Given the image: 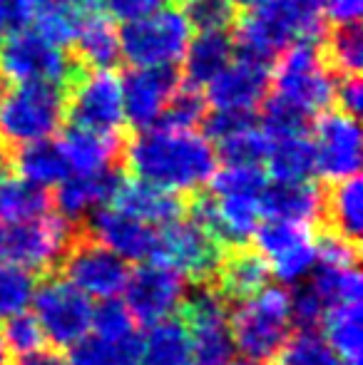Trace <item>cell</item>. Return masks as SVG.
<instances>
[{"mask_svg":"<svg viewBox=\"0 0 363 365\" xmlns=\"http://www.w3.org/2000/svg\"><path fill=\"white\" fill-rule=\"evenodd\" d=\"M120 85L125 120L130 122V127L142 132L157 125L167 102L180 90L182 75L177 70V65H167V68H132L125 73V80Z\"/></svg>","mask_w":363,"mask_h":365,"instance_id":"obj_15","label":"cell"},{"mask_svg":"<svg viewBox=\"0 0 363 365\" xmlns=\"http://www.w3.org/2000/svg\"><path fill=\"white\" fill-rule=\"evenodd\" d=\"M90 234L115 251L125 261H155L157 254V229L145 221H137L117 209H95L92 217L85 221Z\"/></svg>","mask_w":363,"mask_h":365,"instance_id":"obj_17","label":"cell"},{"mask_svg":"<svg viewBox=\"0 0 363 365\" xmlns=\"http://www.w3.org/2000/svg\"><path fill=\"white\" fill-rule=\"evenodd\" d=\"M65 122L97 135H127L122 85L117 75L112 70H85L75 77L65 90Z\"/></svg>","mask_w":363,"mask_h":365,"instance_id":"obj_9","label":"cell"},{"mask_svg":"<svg viewBox=\"0 0 363 365\" xmlns=\"http://www.w3.org/2000/svg\"><path fill=\"white\" fill-rule=\"evenodd\" d=\"M33 306V316L55 348H73L88 336L92 326L90 298L60 276L43 274V281L35 284Z\"/></svg>","mask_w":363,"mask_h":365,"instance_id":"obj_10","label":"cell"},{"mask_svg":"<svg viewBox=\"0 0 363 365\" xmlns=\"http://www.w3.org/2000/svg\"><path fill=\"white\" fill-rule=\"evenodd\" d=\"M319 231H329L341 239L359 244L363 229V187L361 174L329 182L321 189Z\"/></svg>","mask_w":363,"mask_h":365,"instance_id":"obj_21","label":"cell"},{"mask_svg":"<svg viewBox=\"0 0 363 365\" xmlns=\"http://www.w3.org/2000/svg\"><path fill=\"white\" fill-rule=\"evenodd\" d=\"M209 182V194L214 197H262L269 177L262 167H224Z\"/></svg>","mask_w":363,"mask_h":365,"instance_id":"obj_40","label":"cell"},{"mask_svg":"<svg viewBox=\"0 0 363 365\" xmlns=\"http://www.w3.org/2000/svg\"><path fill=\"white\" fill-rule=\"evenodd\" d=\"M334 90L336 75L321 55L319 40H296L279 53L269 95L314 117L334 107Z\"/></svg>","mask_w":363,"mask_h":365,"instance_id":"obj_5","label":"cell"},{"mask_svg":"<svg viewBox=\"0 0 363 365\" xmlns=\"http://www.w3.org/2000/svg\"><path fill=\"white\" fill-rule=\"evenodd\" d=\"M85 68L35 30H18L0 38V75L13 82H50L68 90Z\"/></svg>","mask_w":363,"mask_h":365,"instance_id":"obj_7","label":"cell"},{"mask_svg":"<svg viewBox=\"0 0 363 365\" xmlns=\"http://www.w3.org/2000/svg\"><path fill=\"white\" fill-rule=\"evenodd\" d=\"M53 212L48 189L33 187L18 177L0 179V226L23 224Z\"/></svg>","mask_w":363,"mask_h":365,"instance_id":"obj_28","label":"cell"},{"mask_svg":"<svg viewBox=\"0 0 363 365\" xmlns=\"http://www.w3.org/2000/svg\"><path fill=\"white\" fill-rule=\"evenodd\" d=\"M10 365H70V361L58 348H38V351H33V353L18 356V361Z\"/></svg>","mask_w":363,"mask_h":365,"instance_id":"obj_51","label":"cell"},{"mask_svg":"<svg viewBox=\"0 0 363 365\" xmlns=\"http://www.w3.org/2000/svg\"><path fill=\"white\" fill-rule=\"evenodd\" d=\"M13 169L20 179L33 187L48 189L58 187L60 182L70 177V164L58 140H40L23 145L13 152Z\"/></svg>","mask_w":363,"mask_h":365,"instance_id":"obj_26","label":"cell"},{"mask_svg":"<svg viewBox=\"0 0 363 365\" xmlns=\"http://www.w3.org/2000/svg\"><path fill=\"white\" fill-rule=\"evenodd\" d=\"M232 343L254 363H272L291 333L289 291L264 286L257 296L229 306Z\"/></svg>","mask_w":363,"mask_h":365,"instance_id":"obj_4","label":"cell"},{"mask_svg":"<svg viewBox=\"0 0 363 365\" xmlns=\"http://www.w3.org/2000/svg\"><path fill=\"white\" fill-rule=\"evenodd\" d=\"M8 8H10V0H0V23H3L5 33H8Z\"/></svg>","mask_w":363,"mask_h":365,"instance_id":"obj_53","label":"cell"},{"mask_svg":"<svg viewBox=\"0 0 363 365\" xmlns=\"http://www.w3.org/2000/svg\"><path fill=\"white\" fill-rule=\"evenodd\" d=\"M316 264V249H314V239L304 241V244L294 246L291 251L281 254L279 259L269 261L272 266V274L281 284H296L299 279H304Z\"/></svg>","mask_w":363,"mask_h":365,"instance_id":"obj_45","label":"cell"},{"mask_svg":"<svg viewBox=\"0 0 363 365\" xmlns=\"http://www.w3.org/2000/svg\"><path fill=\"white\" fill-rule=\"evenodd\" d=\"M311 276V289L319 293L326 311L334 306H346V303H361L363 298V279L359 269H339V266L319 264Z\"/></svg>","mask_w":363,"mask_h":365,"instance_id":"obj_33","label":"cell"},{"mask_svg":"<svg viewBox=\"0 0 363 365\" xmlns=\"http://www.w3.org/2000/svg\"><path fill=\"white\" fill-rule=\"evenodd\" d=\"M184 291L187 279L172 266L157 261H147L140 269L130 271V279L122 289L125 308L140 326H155L165 318H172V313L180 311Z\"/></svg>","mask_w":363,"mask_h":365,"instance_id":"obj_13","label":"cell"},{"mask_svg":"<svg viewBox=\"0 0 363 365\" xmlns=\"http://www.w3.org/2000/svg\"><path fill=\"white\" fill-rule=\"evenodd\" d=\"M127 135L110 137V135H97L90 130H80V127H70L65 130L60 147L65 152V159L70 164V172L75 174H97L112 167H125L122 164V154H125Z\"/></svg>","mask_w":363,"mask_h":365,"instance_id":"obj_22","label":"cell"},{"mask_svg":"<svg viewBox=\"0 0 363 365\" xmlns=\"http://www.w3.org/2000/svg\"><path fill=\"white\" fill-rule=\"evenodd\" d=\"M289 316L296 331H316L324 323L326 306L311 286H299L294 293H289Z\"/></svg>","mask_w":363,"mask_h":365,"instance_id":"obj_44","label":"cell"},{"mask_svg":"<svg viewBox=\"0 0 363 365\" xmlns=\"http://www.w3.org/2000/svg\"><path fill=\"white\" fill-rule=\"evenodd\" d=\"M189 38L192 28L175 5L135 23H125L120 33V50L132 68H167L184 58Z\"/></svg>","mask_w":363,"mask_h":365,"instance_id":"obj_8","label":"cell"},{"mask_svg":"<svg viewBox=\"0 0 363 365\" xmlns=\"http://www.w3.org/2000/svg\"><path fill=\"white\" fill-rule=\"evenodd\" d=\"M0 365H10V353L3 341H0Z\"/></svg>","mask_w":363,"mask_h":365,"instance_id":"obj_55","label":"cell"},{"mask_svg":"<svg viewBox=\"0 0 363 365\" xmlns=\"http://www.w3.org/2000/svg\"><path fill=\"white\" fill-rule=\"evenodd\" d=\"M252 239H254V244H257L254 249L267 261H274V259H279L281 254L291 251L294 246L304 244V241H311V226L267 219L264 224L257 226Z\"/></svg>","mask_w":363,"mask_h":365,"instance_id":"obj_36","label":"cell"},{"mask_svg":"<svg viewBox=\"0 0 363 365\" xmlns=\"http://www.w3.org/2000/svg\"><path fill=\"white\" fill-rule=\"evenodd\" d=\"M267 164L274 182H311V177L316 174L314 140L311 137L274 140Z\"/></svg>","mask_w":363,"mask_h":365,"instance_id":"obj_30","label":"cell"},{"mask_svg":"<svg viewBox=\"0 0 363 365\" xmlns=\"http://www.w3.org/2000/svg\"><path fill=\"white\" fill-rule=\"evenodd\" d=\"M234 58V38L227 30H209L199 33L184 53V65L180 70L182 82L202 90L214 80Z\"/></svg>","mask_w":363,"mask_h":365,"instance_id":"obj_24","label":"cell"},{"mask_svg":"<svg viewBox=\"0 0 363 365\" xmlns=\"http://www.w3.org/2000/svg\"><path fill=\"white\" fill-rule=\"evenodd\" d=\"M272 365H339V361L316 331H296V336L286 338Z\"/></svg>","mask_w":363,"mask_h":365,"instance_id":"obj_37","label":"cell"},{"mask_svg":"<svg viewBox=\"0 0 363 365\" xmlns=\"http://www.w3.org/2000/svg\"><path fill=\"white\" fill-rule=\"evenodd\" d=\"M122 164L140 182L175 194H192L212 179L217 152L207 137L192 130L150 127L125 142Z\"/></svg>","mask_w":363,"mask_h":365,"instance_id":"obj_1","label":"cell"},{"mask_svg":"<svg viewBox=\"0 0 363 365\" xmlns=\"http://www.w3.org/2000/svg\"><path fill=\"white\" fill-rule=\"evenodd\" d=\"M122 179H125V167H112L97 174L68 177L55 187V192H50L53 212L68 221H85V214L112 202Z\"/></svg>","mask_w":363,"mask_h":365,"instance_id":"obj_19","label":"cell"},{"mask_svg":"<svg viewBox=\"0 0 363 365\" xmlns=\"http://www.w3.org/2000/svg\"><path fill=\"white\" fill-rule=\"evenodd\" d=\"M207 107L209 105L204 100V92L182 82L180 90L167 102L165 112L160 115L155 127H162V130H194L197 125H202Z\"/></svg>","mask_w":363,"mask_h":365,"instance_id":"obj_38","label":"cell"},{"mask_svg":"<svg viewBox=\"0 0 363 365\" xmlns=\"http://www.w3.org/2000/svg\"><path fill=\"white\" fill-rule=\"evenodd\" d=\"M80 221H68L50 212L45 217L3 226V259L5 264L20 266L30 274H50L63 256L70 236Z\"/></svg>","mask_w":363,"mask_h":365,"instance_id":"obj_11","label":"cell"},{"mask_svg":"<svg viewBox=\"0 0 363 365\" xmlns=\"http://www.w3.org/2000/svg\"><path fill=\"white\" fill-rule=\"evenodd\" d=\"M254 125H257V112H244V110H214L207 112L202 120L204 137L209 142H222L227 137L237 135V132Z\"/></svg>","mask_w":363,"mask_h":365,"instance_id":"obj_46","label":"cell"},{"mask_svg":"<svg viewBox=\"0 0 363 365\" xmlns=\"http://www.w3.org/2000/svg\"><path fill=\"white\" fill-rule=\"evenodd\" d=\"M334 102H339L341 112H346V115H351L354 120H359L361 107H363L361 75H336Z\"/></svg>","mask_w":363,"mask_h":365,"instance_id":"obj_49","label":"cell"},{"mask_svg":"<svg viewBox=\"0 0 363 365\" xmlns=\"http://www.w3.org/2000/svg\"><path fill=\"white\" fill-rule=\"evenodd\" d=\"M65 125V90L50 82H13L0 90V147L15 152L50 140Z\"/></svg>","mask_w":363,"mask_h":365,"instance_id":"obj_3","label":"cell"},{"mask_svg":"<svg viewBox=\"0 0 363 365\" xmlns=\"http://www.w3.org/2000/svg\"><path fill=\"white\" fill-rule=\"evenodd\" d=\"M264 135L269 140H286V137H309V130L314 127V117L301 112L299 107L279 100L274 95H267L262 102V125Z\"/></svg>","mask_w":363,"mask_h":365,"instance_id":"obj_34","label":"cell"},{"mask_svg":"<svg viewBox=\"0 0 363 365\" xmlns=\"http://www.w3.org/2000/svg\"><path fill=\"white\" fill-rule=\"evenodd\" d=\"M0 341L5 343L8 351L18 353V356H25V353H33V351H38V348H43L45 333L33 313L20 311V313H15V316L5 318L3 328H0Z\"/></svg>","mask_w":363,"mask_h":365,"instance_id":"obj_42","label":"cell"},{"mask_svg":"<svg viewBox=\"0 0 363 365\" xmlns=\"http://www.w3.org/2000/svg\"><path fill=\"white\" fill-rule=\"evenodd\" d=\"M344 365H356V363H344Z\"/></svg>","mask_w":363,"mask_h":365,"instance_id":"obj_59","label":"cell"},{"mask_svg":"<svg viewBox=\"0 0 363 365\" xmlns=\"http://www.w3.org/2000/svg\"><path fill=\"white\" fill-rule=\"evenodd\" d=\"M321 55L334 75H361L363 65V30L361 23L326 25L319 40Z\"/></svg>","mask_w":363,"mask_h":365,"instance_id":"obj_29","label":"cell"},{"mask_svg":"<svg viewBox=\"0 0 363 365\" xmlns=\"http://www.w3.org/2000/svg\"><path fill=\"white\" fill-rule=\"evenodd\" d=\"M262 217L291 224H316L321 212V189L311 182H272L259 199Z\"/></svg>","mask_w":363,"mask_h":365,"instance_id":"obj_23","label":"cell"},{"mask_svg":"<svg viewBox=\"0 0 363 365\" xmlns=\"http://www.w3.org/2000/svg\"><path fill=\"white\" fill-rule=\"evenodd\" d=\"M316 174L326 182L359 174L361 167V130L359 120L341 110H326L316 115Z\"/></svg>","mask_w":363,"mask_h":365,"instance_id":"obj_14","label":"cell"},{"mask_svg":"<svg viewBox=\"0 0 363 365\" xmlns=\"http://www.w3.org/2000/svg\"><path fill=\"white\" fill-rule=\"evenodd\" d=\"M361 8H363V0H326L324 5L326 18L334 25L356 23L361 18Z\"/></svg>","mask_w":363,"mask_h":365,"instance_id":"obj_50","label":"cell"},{"mask_svg":"<svg viewBox=\"0 0 363 365\" xmlns=\"http://www.w3.org/2000/svg\"><path fill=\"white\" fill-rule=\"evenodd\" d=\"M234 5H237V10L242 8V10H249V8H254V5H259L262 0H232Z\"/></svg>","mask_w":363,"mask_h":365,"instance_id":"obj_54","label":"cell"},{"mask_svg":"<svg viewBox=\"0 0 363 365\" xmlns=\"http://www.w3.org/2000/svg\"><path fill=\"white\" fill-rule=\"evenodd\" d=\"M142 338L140 333L122 338V341H105L97 336H85L70 351V365H137L140 363Z\"/></svg>","mask_w":363,"mask_h":365,"instance_id":"obj_32","label":"cell"},{"mask_svg":"<svg viewBox=\"0 0 363 365\" xmlns=\"http://www.w3.org/2000/svg\"><path fill=\"white\" fill-rule=\"evenodd\" d=\"M316 256L321 259V264L326 266H339V269H359L361 249L359 244L341 239L329 231H319V241L314 244Z\"/></svg>","mask_w":363,"mask_h":365,"instance_id":"obj_47","label":"cell"},{"mask_svg":"<svg viewBox=\"0 0 363 365\" xmlns=\"http://www.w3.org/2000/svg\"><path fill=\"white\" fill-rule=\"evenodd\" d=\"M90 328H95V336L105 338V341H122V338L137 333L130 311L125 308V303L115 301V298H107L97 308H92Z\"/></svg>","mask_w":363,"mask_h":365,"instance_id":"obj_43","label":"cell"},{"mask_svg":"<svg viewBox=\"0 0 363 365\" xmlns=\"http://www.w3.org/2000/svg\"><path fill=\"white\" fill-rule=\"evenodd\" d=\"M227 365H264V363H254L249 358H239V361H229Z\"/></svg>","mask_w":363,"mask_h":365,"instance_id":"obj_56","label":"cell"},{"mask_svg":"<svg viewBox=\"0 0 363 365\" xmlns=\"http://www.w3.org/2000/svg\"><path fill=\"white\" fill-rule=\"evenodd\" d=\"M0 259H3V226H0Z\"/></svg>","mask_w":363,"mask_h":365,"instance_id":"obj_57","label":"cell"},{"mask_svg":"<svg viewBox=\"0 0 363 365\" xmlns=\"http://www.w3.org/2000/svg\"><path fill=\"white\" fill-rule=\"evenodd\" d=\"M284 3L294 5V8L304 10V13H309V15H324L326 0H284Z\"/></svg>","mask_w":363,"mask_h":365,"instance_id":"obj_52","label":"cell"},{"mask_svg":"<svg viewBox=\"0 0 363 365\" xmlns=\"http://www.w3.org/2000/svg\"><path fill=\"white\" fill-rule=\"evenodd\" d=\"M172 0H95L97 10L107 15L110 20H122V23H135L147 15L162 10Z\"/></svg>","mask_w":363,"mask_h":365,"instance_id":"obj_48","label":"cell"},{"mask_svg":"<svg viewBox=\"0 0 363 365\" xmlns=\"http://www.w3.org/2000/svg\"><path fill=\"white\" fill-rule=\"evenodd\" d=\"M269 149H272V140L264 135L259 125L217 142V152L224 167H262V162H267L269 157Z\"/></svg>","mask_w":363,"mask_h":365,"instance_id":"obj_35","label":"cell"},{"mask_svg":"<svg viewBox=\"0 0 363 365\" xmlns=\"http://www.w3.org/2000/svg\"><path fill=\"white\" fill-rule=\"evenodd\" d=\"M189 363V331L180 316L150 326L142 338L137 365H187Z\"/></svg>","mask_w":363,"mask_h":365,"instance_id":"obj_27","label":"cell"},{"mask_svg":"<svg viewBox=\"0 0 363 365\" xmlns=\"http://www.w3.org/2000/svg\"><path fill=\"white\" fill-rule=\"evenodd\" d=\"M35 284H38L35 274L3 261L0 264V318H10L25 311L33 301Z\"/></svg>","mask_w":363,"mask_h":365,"instance_id":"obj_41","label":"cell"},{"mask_svg":"<svg viewBox=\"0 0 363 365\" xmlns=\"http://www.w3.org/2000/svg\"><path fill=\"white\" fill-rule=\"evenodd\" d=\"M272 279V266L254 246H229L224 249L219 266L209 284L217 289L219 296L234 306L247 298L257 296Z\"/></svg>","mask_w":363,"mask_h":365,"instance_id":"obj_18","label":"cell"},{"mask_svg":"<svg viewBox=\"0 0 363 365\" xmlns=\"http://www.w3.org/2000/svg\"><path fill=\"white\" fill-rule=\"evenodd\" d=\"M50 274L68 281L70 286L83 291L88 298L92 296L107 301V298L120 296L122 289H125L127 279H130V266L115 251L102 246L90 234L85 221H80L75 226V234L70 236L68 246H65L63 256L58 259Z\"/></svg>","mask_w":363,"mask_h":365,"instance_id":"obj_6","label":"cell"},{"mask_svg":"<svg viewBox=\"0 0 363 365\" xmlns=\"http://www.w3.org/2000/svg\"><path fill=\"white\" fill-rule=\"evenodd\" d=\"M324 15H309L284 0H262L234 23V53L272 65L296 40H321Z\"/></svg>","mask_w":363,"mask_h":365,"instance_id":"obj_2","label":"cell"},{"mask_svg":"<svg viewBox=\"0 0 363 365\" xmlns=\"http://www.w3.org/2000/svg\"><path fill=\"white\" fill-rule=\"evenodd\" d=\"M269 90H272V70H269V65L249 58H237L209 82L204 100L214 110L254 112L267 100Z\"/></svg>","mask_w":363,"mask_h":365,"instance_id":"obj_16","label":"cell"},{"mask_svg":"<svg viewBox=\"0 0 363 365\" xmlns=\"http://www.w3.org/2000/svg\"><path fill=\"white\" fill-rule=\"evenodd\" d=\"M110 204L117 212L127 214V217L137 221H145V224L155 226V229L187 217V194L167 192V189L152 187L147 182L127 177L117 187Z\"/></svg>","mask_w":363,"mask_h":365,"instance_id":"obj_20","label":"cell"},{"mask_svg":"<svg viewBox=\"0 0 363 365\" xmlns=\"http://www.w3.org/2000/svg\"><path fill=\"white\" fill-rule=\"evenodd\" d=\"M70 55L85 70H115L122 63V50L120 33L115 30L112 20L95 10L70 45Z\"/></svg>","mask_w":363,"mask_h":365,"instance_id":"obj_25","label":"cell"},{"mask_svg":"<svg viewBox=\"0 0 363 365\" xmlns=\"http://www.w3.org/2000/svg\"><path fill=\"white\" fill-rule=\"evenodd\" d=\"M175 3L187 18L189 28H197L199 33L229 30L239 18V10L232 0H175Z\"/></svg>","mask_w":363,"mask_h":365,"instance_id":"obj_39","label":"cell"},{"mask_svg":"<svg viewBox=\"0 0 363 365\" xmlns=\"http://www.w3.org/2000/svg\"><path fill=\"white\" fill-rule=\"evenodd\" d=\"M361 303H346V306H334L326 311L324 323L326 343L336 356L344 358V363L361 365L363 356V331H361Z\"/></svg>","mask_w":363,"mask_h":365,"instance_id":"obj_31","label":"cell"},{"mask_svg":"<svg viewBox=\"0 0 363 365\" xmlns=\"http://www.w3.org/2000/svg\"><path fill=\"white\" fill-rule=\"evenodd\" d=\"M222 254L224 246L189 217H182L157 229L155 261L172 266L192 284L212 281Z\"/></svg>","mask_w":363,"mask_h":365,"instance_id":"obj_12","label":"cell"},{"mask_svg":"<svg viewBox=\"0 0 363 365\" xmlns=\"http://www.w3.org/2000/svg\"><path fill=\"white\" fill-rule=\"evenodd\" d=\"M3 85H5V82H3V80H0V90H3Z\"/></svg>","mask_w":363,"mask_h":365,"instance_id":"obj_58","label":"cell"}]
</instances>
